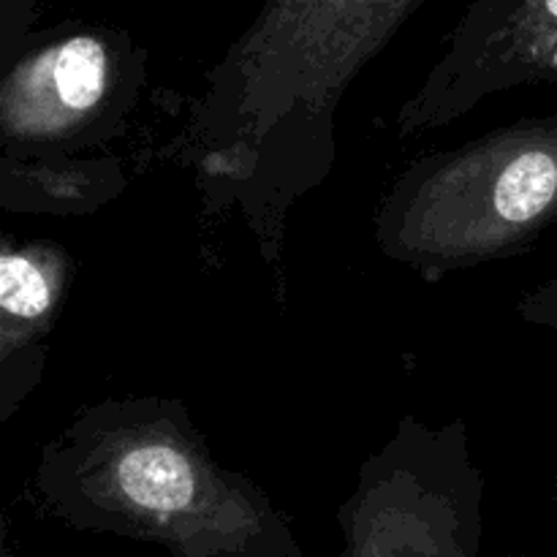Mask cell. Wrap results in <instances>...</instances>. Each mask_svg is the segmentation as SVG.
Wrapping results in <instances>:
<instances>
[{"label":"cell","instance_id":"2","mask_svg":"<svg viewBox=\"0 0 557 557\" xmlns=\"http://www.w3.org/2000/svg\"><path fill=\"white\" fill-rule=\"evenodd\" d=\"M44 511L172 557H305L259 487L212 460L183 406L101 403L44 449Z\"/></svg>","mask_w":557,"mask_h":557},{"label":"cell","instance_id":"5","mask_svg":"<svg viewBox=\"0 0 557 557\" xmlns=\"http://www.w3.org/2000/svg\"><path fill=\"white\" fill-rule=\"evenodd\" d=\"M145 79V52L114 27L60 25L27 36L5 65L0 131L5 158L96 145L123 128Z\"/></svg>","mask_w":557,"mask_h":557},{"label":"cell","instance_id":"1","mask_svg":"<svg viewBox=\"0 0 557 557\" xmlns=\"http://www.w3.org/2000/svg\"><path fill=\"white\" fill-rule=\"evenodd\" d=\"M422 0H264L172 141L212 218H237L281 264L294 205L335 166V114Z\"/></svg>","mask_w":557,"mask_h":557},{"label":"cell","instance_id":"9","mask_svg":"<svg viewBox=\"0 0 557 557\" xmlns=\"http://www.w3.org/2000/svg\"><path fill=\"white\" fill-rule=\"evenodd\" d=\"M38 0H0V63L9 65L16 49L30 36Z\"/></svg>","mask_w":557,"mask_h":557},{"label":"cell","instance_id":"8","mask_svg":"<svg viewBox=\"0 0 557 557\" xmlns=\"http://www.w3.org/2000/svg\"><path fill=\"white\" fill-rule=\"evenodd\" d=\"M117 163H52L47 156L5 158L3 156V205L27 207V210H90L98 201L90 194H114L120 185L109 183L117 177Z\"/></svg>","mask_w":557,"mask_h":557},{"label":"cell","instance_id":"3","mask_svg":"<svg viewBox=\"0 0 557 557\" xmlns=\"http://www.w3.org/2000/svg\"><path fill=\"white\" fill-rule=\"evenodd\" d=\"M557 223V117L411 163L375 212L379 248L424 272L506 259Z\"/></svg>","mask_w":557,"mask_h":557},{"label":"cell","instance_id":"10","mask_svg":"<svg viewBox=\"0 0 557 557\" xmlns=\"http://www.w3.org/2000/svg\"><path fill=\"white\" fill-rule=\"evenodd\" d=\"M522 315L533 324H544L557 330V277L549 283H544L542 288H536L533 294H528L520 305Z\"/></svg>","mask_w":557,"mask_h":557},{"label":"cell","instance_id":"7","mask_svg":"<svg viewBox=\"0 0 557 557\" xmlns=\"http://www.w3.org/2000/svg\"><path fill=\"white\" fill-rule=\"evenodd\" d=\"M69 283V259L52 245L5 243L0 256V364L3 389L20 373L16 395L33 386L27 370L38 373L41 359L30 357L38 337L47 335L54 308Z\"/></svg>","mask_w":557,"mask_h":557},{"label":"cell","instance_id":"4","mask_svg":"<svg viewBox=\"0 0 557 557\" xmlns=\"http://www.w3.org/2000/svg\"><path fill=\"white\" fill-rule=\"evenodd\" d=\"M337 522L341 557H482V473L460 428L408 422L364 462Z\"/></svg>","mask_w":557,"mask_h":557},{"label":"cell","instance_id":"6","mask_svg":"<svg viewBox=\"0 0 557 557\" xmlns=\"http://www.w3.org/2000/svg\"><path fill=\"white\" fill-rule=\"evenodd\" d=\"M522 85H557V0H471L444 54L397 112L395 131L444 128Z\"/></svg>","mask_w":557,"mask_h":557}]
</instances>
